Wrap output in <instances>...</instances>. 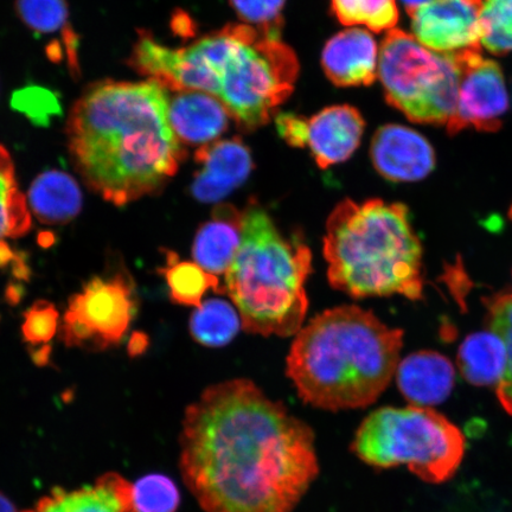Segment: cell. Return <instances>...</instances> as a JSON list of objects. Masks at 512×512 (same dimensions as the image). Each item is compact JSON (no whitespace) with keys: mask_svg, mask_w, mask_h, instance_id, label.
I'll return each mask as SVG.
<instances>
[{"mask_svg":"<svg viewBox=\"0 0 512 512\" xmlns=\"http://www.w3.org/2000/svg\"><path fill=\"white\" fill-rule=\"evenodd\" d=\"M181 471L207 512H292L319 473L315 434L252 381L217 383L185 412Z\"/></svg>","mask_w":512,"mask_h":512,"instance_id":"obj_1","label":"cell"},{"mask_svg":"<svg viewBox=\"0 0 512 512\" xmlns=\"http://www.w3.org/2000/svg\"><path fill=\"white\" fill-rule=\"evenodd\" d=\"M67 136L83 181L117 207L162 190L185 158L155 80L95 83L70 112Z\"/></svg>","mask_w":512,"mask_h":512,"instance_id":"obj_2","label":"cell"},{"mask_svg":"<svg viewBox=\"0 0 512 512\" xmlns=\"http://www.w3.org/2000/svg\"><path fill=\"white\" fill-rule=\"evenodd\" d=\"M152 74L171 91L215 96L243 130L254 131L290 98L299 62L281 37L247 24H228L187 48L160 46Z\"/></svg>","mask_w":512,"mask_h":512,"instance_id":"obj_3","label":"cell"},{"mask_svg":"<svg viewBox=\"0 0 512 512\" xmlns=\"http://www.w3.org/2000/svg\"><path fill=\"white\" fill-rule=\"evenodd\" d=\"M403 332L373 312L338 306L311 320L294 339L286 373L311 406L343 411L380 398L399 367Z\"/></svg>","mask_w":512,"mask_h":512,"instance_id":"obj_4","label":"cell"},{"mask_svg":"<svg viewBox=\"0 0 512 512\" xmlns=\"http://www.w3.org/2000/svg\"><path fill=\"white\" fill-rule=\"evenodd\" d=\"M323 252L330 285L352 298H422V246L405 204L338 203L326 222Z\"/></svg>","mask_w":512,"mask_h":512,"instance_id":"obj_5","label":"cell"},{"mask_svg":"<svg viewBox=\"0 0 512 512\" xmlns=\"http://www.w3.org/2000/svg\"><path fill=\"white\" fill-rule=\"evenodd\" d=\"M311 273L309 246L287 238L258 202H249L239 251L224 275L242 329L265 337L297 335L309 309L305 285Z\"/></svg>","mask_w":512,"mask_h":512,"instance_id":"obj_6","label":"cell"},{"mask_svg":"<svg viewBox=\"0 0 512 512\" xmlns=\"http://www.w3.org/2000/svg\"><path fill=\"white\" fill-rule=\"evenodd\" d=\"M362 462L377 469L406 466L424 482L451 479L463 462L465 439L433 409L383 407L362 422L352 443Z\"/></svg>","mask_w":512,"mask_h":512,"instance_id":"obj_7","label":"cell"},{"mask_svg":"<svg viewBox=\"0 0 512 512\" xmlns=\"http://www.w3.org/2000/svg\"><path fill=\"white\" fill-rule=\"evenodd\" d=\"M379 78L390 106L419 124L447 125L457 110L460 72L450 54L427 49L401 29L387 32Z\"/></svg>","mask_w":512,"mask_h":512,"instance_id":"obj_8","label":"cell"},{"mask_svg":"<svg viewBox=\"0 0 512 512\" xmlns=\"http://www.w3.org/2000/svg\"><path fill=\"white\" fill-rule=\"evenodd\" d=\"M137 312L133 281L124 273L94 277L69 299L61 338L68 347L107 349L119 344Z\"/></svg>","mask_w":512,"mask_h":512,"instance_id":"obj_9","label":"cell"},{"mask_svg":"<svg viewBox=\"0 0 512 512\" xmlns=\"http://www.w3.org/2000/svg\"><path fill=\"white\" fill-rule=\"evenodd\" d=\"M460 72L457 110L447 123V132L457 134L473 127L496 132L509 110V94L501 67L484 59L480 48L450 54Z\"/></svg>","mask_w":512,"mask_h":512,"instance_id":"obj_10","label":"cell"},{"mask_svg":"<svg viewBox=\"0 0 512 512\" xmlns=\"http://www.w3.org/2000/svg\"><path fill=\"white\" fill-rule=\"evenodd\" d=\"M480 9L471 0H434L411 15L413 36L438 54L480 48Z\"/></svg>","mask_w":512,"mask_h":512,"instance_id":"obj_11","label":"cell"},{"mask_svg":"<svg viewBox=\"0 0 512 512\" xmlns=\"http://www.w3.org/2000/svg\"><path fill=\"white\" fill-rule=\"evenodd\" d=\"M374 168L387 181L418 182L435 168V152L428 140L412 128L388 124L374 134L370 147Z\"/></svg>","mask_w":512,"mask_h":512,"instance_id":"obj_12","label":"cell"},{"mask_svg":"<svg viewBox=\"0 0 512 512\" xmlns=\"http://www.w3.org/2000/svg\"><path fill=\"white\" fill-rule=\"evenodd\" d=\"M195 160L201 169L190 190L203 203L224 200L247 181L254 169L251 150L238 137L201 146Z\"/></svg>","mask_w":512,"mask_h":512,"instance_id":"obj_13","label":"cell"},{"mask_svg":"<svg viewBox=\"0 0 512 512\" xmlns=\"http://www.w3.org/2000/svg\"><path fill=\"white\" fill-rule=\"evenodd\" d=\"M364 127L362 114L349 105L324 108L307 119L306 146L320 169L348 160L360 146Z\"/></svg>","mask_w":512,"mask_h":512,"instance_id":"obj_14","label":"cell"},{"mask_svg":"<svg viewBox=\"0 0 512 512\" xmlns=\"http://www.w3.org/2000/svg\"><path fill=\"white\" fill-rule=\"evenodd\" d=\"M379 47L368 30L350 28L325 44L322 66L338 87L370 86L379 75Z\"/></svg>","mask_w":512,"mask_h":512,"instance_id":"obj_15","label":"cell"},{"mask_svg":"<svg viewBox=\"0 0 512 512\" xmlns=\"http://www.w3.org/2000/svg\"><path fill=\"white\" fill-rule=\"evenodd\" d=\"M232 115L215 96L197 91H176L169 98V121L181 143L208 145L226 132Z\"/></svg>","mask_w":512,"mask_h":512,"instance_id":"obj_16","label":"cell"},{"mask_svg":"<svg viewBox=\"0 0 512 512\" xmlns=\"http://www.w3.org/2000/svg\"><path fill=\"white\" fill-rule=\"evenodd\" d=\"M242 228L243 210L230 204L216 207L195 236L192 258L196 264L217 278L226 275L239 251Z\"/></svg>","mask_w":512,"mask_h":512,"instance_id":"obj_17","label":"cell"},{"mask_svg":"<svg viewBox=\"0 0 512 512\" xmlns=\"http://www.w3.org/2000/svg\"><path fill=\"white\" fill-rule=\"evenodd\" d=\"M453 364L434 351L409 355L396 370L400 392L414 406H434L445 401L454 387Z\"/></svg>","mask_w":512,"mask_h":512,"instance_id":"obj_18","label":"cell"},{"mask_svg":"<svg viewBox=\"0 0 512 512\" xmlns=\"http://www.w3.org/2000/svg\"><path fill=\"white\" fill-rule=\"evenodd\" d=\"M133 484L118 473H106L92 486L76 490L57 488L40 499L36 508L23 512H128Z\"/></svg>","mask_w":512,"mask_h":512,"instance_id":"obj_19","label":"cell"},{"mask_svg":"<svg viewBox=\"0 0 512 512\" xmlns=\"http://www.w3.org/2000/svg\"><path fill=\"white\" fill-rule=\"evenodd\" d=\"M29 206L42 223L64 224L82 208V194L75 179L60 170L43 172L29 190Z\"/></svg>","mask_w":512,"mask_h":512,"instance_id":"obj_20","label":"cell"},{"mask_svg":"<svg viewBox=\"0 0 512 512\" xmlns=\"http://www.w3.org/2000/svg\"><path fill=\"white\" fill-rule=\"evenodd\" d=\"M458 363L465 379L475 386H498L507 368V348L494 332H478L465 339Z\"/></svg>","mask_w":512,"mask_h":512,"instance_id":"obj_21","label":"cell"},{"mask_svg":"<svg viewBox=\"0 0 512 512\" xmlns=\"http://www.w3.org/2000/svg\"><path fill=\"white\" fill-rule=\"evenodd\" d=\"M168 284L172 303L201 307L204 294L209 290L224 293L220 279L198 266L196 262L179 261L174 252L168 253L166 265L160 271Z\"/></svg>","mask_w":512,"mask_h":512,"instance_id":"obj_22","label":"cell"},{"mask_svg":"<svg viewBox=\"0 0 512 512\" xmlns=\"http://www.w3.org/2000/svg\"><path fill=\"white\" fill-rule=\"evenodd\" d=\"M16 11L27 27L42 35L61 32L72 68L78 66L76 34L69 25L67 0H17Z\"/></svg>","mask_w":512,"mask_h":512,"instance_id":"obj_23","label":"cell"},{"mask_svg":"<svg viewBox=\"0 0 512 512\" xmlns=\"http://www.w3.org/2000/svg\"><path fill=\"white\" fill-rule=\"evenodd\" d=\"M242 328L240 313L222 299H210L190 318V334L196 342L220 348L232 342Z\"/></svg>","mask_w":512,"mask_h":512,"instance_id":"obj_24","label":"cell"},{"mask_svg":"<svg viewBox=\"0 0 512 512\" xmlns=\"http://www.w3.org/2000/svg\"><path fill=\"white\" fill-rule=\"evenodd\" d=\"M30 228L29 206L18 188L14 163L0 145V241L21 238Z\"/></svg>","mask_w":512,"mask_h":512,"instance_id":"obj_25","label":"cell"},{"mask_svg":"<svg viewBox=\"0 0 512 512\" xmlns=\"http://www.w3.org/2000/svg\"><path fill=\"white\" fill-rule=\"evenodd\" d=\"M338 21L347 27H366L382 32L395 29L399 22L396 0H331Z\"/></svg>","mask_w":512,"mask_h":512,"instance_id":"obj_26","label":"cell"},{"mask_svg":"<svg viewBox=\"0 0 512 512\" xmlns=\"http://www.w3.org/2000/svg\"><path fill=\"white\" fill-rule=\"evenodd\" d=\"M489 313V326L501 337L507 348V368L497 386V396L501 405L512 415V294H499L486 300Z\"/></svg>","mask_w":512,"mask_h":512,"instance_id":"obj_27","label":"cell"},{"mask_svg":"<svg viewBox=\"0 0 512 512\" xmlns=\"http://www.w3.org/2000/svg\"><path fill=\"white\" fill-rule=\"evenodd\" d=\"M480 34L491 54L507 55L512 51V0H485L479 15Z\"/></svg>","mask_w":512,"mask_h":512,"instance_id":"obj_28","label":"cell"},{"mask_svg":"<svg viewBox=\"0 0 512 512\" xmlns=\"http://www.w3.org/2000/svg\"><path fill=\"white\" fill-rule=\"evenodd\" d=\"M181 496L177 486L164 475H149L133 484L131 512H176Z\"/></svg>","mask_w":512,"mask_h":512,"instance_id":"obj_29","label":"cell"},{"mask_svg":"<svg viewBox=\"0 0 512 512\" xmlns=\"http://www.w3.org/2000/svg\"><path fill=\"white\" fill-rule=\"evenodd\" d=\"M229 3L240 21L249 27L281 37L286 0H229Z\"/></svg>","mask_w":512,"mask_h":512,"instance_id":"obj_30","label":"cell"},{"mask_svg":"<svg viewBox=\"0 0 512 512\" xmlns=\"http://www.w3.org/2000/svg\"><path fill=\"white\" fill-rule=\"evenodd\" d=\"M59 318V311L54 304L46 300L36 302L24 313V341L32 345L48 344L59 329Z\"/></svg>","mask_w":512,"mask_h":512,"instance_id":"obj_31","label":"cell"},{"mask_svg":"<svg viewBox=\"0 0 512 512\" xmlns=\"http://www.w3.org/2000/svg\"><path fill=\"white\" fill-rule=\"evenodd\" d=\"M14 106L38 123L41 120L46 121L49 115L55 114L59 108L54 95H51L46 89L37 87L25 88L18 92L14 98Z\"/></svg>","mask_w":512,"mask_h":512,"instance_id":"obj_32","label":"cell"},{"mask_svg":"<svg viewBox=\"0 0 512 512\" xmlns=\"http://www.w3.org/2000/svg\"><path fill=\"white\" fill-rule=\"evenodd\" d=\"M278 132L288 145L294 147L306 146L307 119L302 115L283 113L275 118Z\"/></svg>","mask_w":512,"mask_h":512,"instance_id":"obj_33","label":"cell"},{"mask_svg":"<svg viewBox=\"0 0 512 512\" xmlns=\"http://www.w3.org/2000/svg\"><path fill=\"white\" fill-rule=\"evenodd\" d=\"M15 259V254L5 241H0V267L8 266Z\"/></svg>","mask_w":512,"mask_h":512,"instance_id":"obj_34","label":"cell"},{"mask_svg":"<svg viewBox=\"0 0 512 512\" xmlns=\"http://www.w3.org/2000/svg\"><path fill=\"white\" fill-rule=\"evenodd\" d=\"M400 2L403 6H405L407 14L411 16L416 10L422 8V6L434 2V0H400Z\"/></svg>","mask_w":512,"mask_h":512,"instance_id":"obj_35","label":"cell"},{"mask_svg":"<svg viewBox=\"0 0 512 512\" xmlns=\"http://www.w3.org/2000/svg\"><path fill=\"white\" fill-rule=\"evenodd\" d=\"M0 512H16L14 504L2 494H0Z\"/></svg>","mask_w":512,"mask_h":512,"instance_id":"obj_36","label":"cell"},{"mask_svg":"<svg viewBox=\"0 0 512 512\" xmlns=\"http://www.w3.org/2000/svg\"><path fill=\"white\" fill-rule=\"evenodd\" d=\"M472 3H475L479 6H482L483 5V0H471Z\"/></svg>","mask_w":512,"mask_h":512,"instance_id":"obj_37","label":"cell"}]
</instances>
